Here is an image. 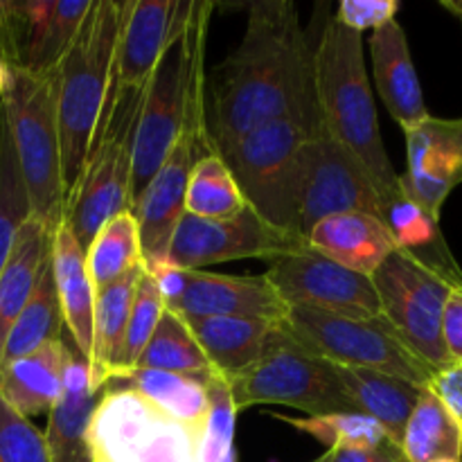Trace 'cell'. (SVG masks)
Listing matches in <instances>:
<instances>
[{
    "label": "cell",
    "instance_id": "obj_5",
    "mask_svg": "<svg viewBox=\"0 0 462 462\" xmlns=\"http://www.w3.org/2000/svg\"><path fill=\"white\" fill-rule=\"evenodd\" d=\"M319 126V108L289 113L251 129L221 153L246 206L271 226L298 237H302L296 210L298 171L302 149Z\"/></svg>",
    "mask_w": 462,
    "mask_h": 462
},
{
    "label": "cell",
    "instance_id": "obj_8",
    "mask_svg": "<svg viewBox=\"0 0 462 462\" xmlns=\"http://www.w3.org/2000/svg\"><path fill=\"white\" fill-rule=\"evenodd\" d=\"M140 95L120 97L108 106L95 134L84 171L63 208V224L79 246L88 248L104 224L129 210L131 149Z\"/></svg>",
    "mask_w": 462,
    "mask_h": 462
},
{
    "label": "cell",
    "instance_id": "obj_32",
    "mask_svg": "<svg viewBox=\"0 0 462 462\" xmlns=\"http://www.w3.org/2000/svg\"><path fill=\"white\" fill-rule=\"evenodd\" d=\"M246 208V199L224 158L217 153L199 158L188 180L185 212L201 219H233Z\"/></svg>",
    "mask_w": 462,
    "mask_h": 462
},
{
    "label": "cell",
    "instance_id": "obj_9",
    "mask_svg": "<svg viewBox=\"0 0 462 462\" xmlns=\"http://www.w3.org/2000/svg\"><path fill=\"white\" fill-rule=\"evenodd\" d=\"M282 325L302 346L329 364L377 370L420 388H429L436 374V370L411 350L409 343L382 314L352 319L289 307Z\"/></svg>",
    "mask_w": 462,
    "mask_h": 462
},
{
    "label": "cell",
    "instance_id": "obj_26",
    "mask_svg": "<svg viewBox=\"0 0 462 462\" xmlns=\"http://www.w3.org/2000/svg\"><path fill=\"white\" fill-rule=\"evenodd\" d=\"M338 379L359 413L373 418L393 442L400 447L406 420L413 413L422 388L400 377L355 365H337Z\"/></svg>",
    "mask_w": 462,
    "mask_h": 462
},
{
    "label": "cell",
    "instance_id": "obj_29",
    "mask_svg": "<svg viewBox=\"0 0 462 462\" xmlns=\"http://www.w3.org/2000/svg\"><path fill=\"white\" fill-rule=\"evenodd\" d=\"M400 449L406 462H462V427L431 388H422L402 431Z\"/></svg>",
    "mask_w": 462,
    "mask_h": 462
},
{
    "label": "cell",
    "instance_id": "obj_31",
    "mask_svg": "<svg viewBox=\"0 0 462 462\" xmlns=\"http://www.w3.org/2000/svg\"><path fill=\"white\" fill-rule=\"evenodd\" d=\"M140 264H143L140 228L131 210L120 212L108 224H104L86 248V269L95 291L125 278Z\"/></svg>",
    "mask_w": 462,
    "mask_h": 462
},
{
    "label": "cell",
    "instance_id": "obj_10",
    "mask_svg": "<svg viewBox=\"0 0 462 462\" xmlns=\"http://www.w3.org/2000/svg\"><path fill=\"white\" fill-rule=\"evenodd\" d=\"M93 462H201V431L134 391H102L90 422Z\"/></svg>",
    "mask_w": 462,
    "mask_h": 462
},
{
    "label": "cell",
    "instance_id": "obj_44",
    "mask_svg": "<svg viewBox=\"0 0 462 462\" xmlns=\"http://www.w3.org/2000/svg\"><path fill=\"white\" fill-rule=\"evenodd\" d=\"M7 79H9V66L3 61V57H0V97H3L5 88H7Z\"/></svg>",
    "mask_w": 462,
    "mask_h": 462
},
{
    "label": "cell",
    "instance_id": "obj_46",
    "mask_svg": "<svg viewBox=\"0 0 462 462\" xmlns=\"http://www.w3.org/2000/svg\"><path fill=\"white\" fill-rule=\"evenodd\" d=\"M311 462H329V449L325 451L323 456H319V458H316V460H311Z\"/></svg>",
    "mask_w": 462,
    "mask_h": 462
},
{
    "label": "cell",
    "instance_id": "obj_16",
    "mask_svg": "<svg viewBox=\"0 0 462 462\" xmlns=\"http://www.w3.org/2000/svg\"><path fill=\"white\" fill-rule=\"evenodd\" d=\"M189 7L192 0H125L113 88L104 113L116 99L143 93L158 59L183 27Z\"/></svg>",
    "mask_w": 462,
    "mask_h": 462
},
{
    "label": "cell",
    "instance_id": "obj_20",
    "mask_svg": "<svg viewBox=\"0 0 462 462\" xmlns=\"http://www.w3.org/2000/svg\"><path fill=\"white\" fill-rule=\"evenodd\" d=\"M368 43L370 54H373L377 93L393 120L402 126V131L427 120L429 108L424 102L422 84H420L413 57H411L404 27L395 18L374 30Z\"/></svg>",
    "mask_w": 462,
    "mask_h": 462
},
{
    "label": "cell",
    "instance_id": "obj_7",
    "mask_svg": "<svg viewBox=\"0 0 462 462\" xmlns=\"http://www.w3.org/2000/svg\"><path fill=\"white\" fill-rule=\"evenodd\" d=\"M226 382L237 411L278 404L307 415L359 413L334 364L302 346L282 323L269 332L260 359Z\"/></svg>",
    "mask_w": 462,
    "mask_h": 462
},
{
    "label": "cell",
    "instance_id": "obj_4",
    "mask_svg": "<svg viewBox=\"0 0 462 462\" xmlns=\"http://www.w3.org/2000/svg\"><path fill=\"white\" fill-rule=\"evenodd\" d=\"M122 7L120 0H93L75 41L50 72L66 197L84 171L111 95Z\"/></svg>",
    "mask_w": 462,
    "mask_h": 462
},
{
    "label": "cell",
    "instance_id": "obj_25",
    "mask_svg": "<svg viewBox=\"0 0 462 462\" xmlns=\"http://www.w3.org/2000/svg\"><path fill=\"white\" fill-rule=\"evenodd\" d=\"M185 323L197 338L210 368L224 379L251 368L260 359L269 332L280 325L255 319H228V316L185 319Z\"/></svg>",
    "mask_w": 462,
    "mask_h": 462
},
{
    "label": "cell",
    "instance_id": "obj_22",
    "mask_svg": "<svg viewBox=\"0 0 462 462\" xmlns=\"http://www.w3.org/2000/svg\"><path fill=\"white\" fill-rule=\"evenodd\" d=\"M50 264H52L54 287L61 305L63 325L72 338L75 350L88 361L93 356V316L95 289L86 269V251L66 224H59L50 242Z\"/></svg>",
    "mask_w": 462,
    "mask_h": 462
},
{
    "label": "cell",
    "instance_id": "obj_34",
    "mask_svg": "<svg viewBox=\"0 0 462 462\" xmlns=\"http://www.w3.org/2000/svg\"><path fill=\"white\" fill-rule=\"evenodd\" d=\"M278 422L289 424L296 431L307 433L314 440L323 442L328 449L341 447H397L388 433L364 413H332V415H307V418H289L273 415Z\"/></svg>",
    "mask_w": 462,
    "mask_h": 462
},
{
    "label": "cell",
    "instance_id": "obj_14",
    "mask_svg": "<svg viewBox=\"0 0 462 462\" xmlns=\"http://www.w3.org/2000/svg\"><path fill=\"white\" fill-rule=\"evenodd\" d=\"M264 275L289 307L352 319L382 314L373 278L355 273L310 246L271 260Z\"/></svg>",
    "mask_w": 462,
    "mask_h": 462
},
{
    "label": "cell",
    "instance_id": "obj_36",
    "mask_svg": "<svg viewBox=\"0 0 462 462\" xmlns=\"http://www.w3.org/2000/svg\"><path fill=\"white\" fill-rule=\"evenodd\" d=\"M237 413L228 382L212 370L208 382V415L201 431V462H237V449H235Z\"/></svg>",
    "mask_w": 462,
    "mask_h": 462
},
{
    "label": "cell",
    "instance_id": "obj_1",
    "mask_svg": "<svg viewBox=\"0 0 462 462\" xmlns=\"http://www.w3.org/2000/svg\"><path fill=\"white\" fill-rule=\"evenodd\" d=\"M314 108V45L296 5L253 3L239 45L206 75V138L212 153L221 156L264 122Z\"/></svg>",
    "mask_w": 462,
    "mask_h": 462
},
{
    "label": "cell",
    "instance_id": "obj_33",
    "mask_svg": "<svg viewBox=\"0 0 462 462\" xmlns=\"http://www.w3.org/2000/svg\"><path fill=\"white\" fill-rule=\"evenodd\" d=\"M135 368L162 370V373L179 374H210L212 368L206 355L199 347L197 338L189 332L188 323L180 314L167 310L162 311L147 347L140 355Z\"/></svg>",
    "mask_w": 462,
    "mask_h": 462
},
{
    "label": "cell",
    "instance_id": "obj_41",
    "mask_svg": "<svg viewBox=\"0 0 462 462\" xmlns=\"http://www.w3.org/2000/svg\"><path fill=\"white\" fill-rule=\"evenodd\" d=\"M438 400L447 406L451 415L462 427V365H449L445 370H438L429 383Z\"/></svg>",
    "mask_w": 462,
    "mask_h": 462
},
{
    "label": "cell",
    "instance_id": "obj_3",
    "mask_svg": "<svg viewBox=\"0 0 462 462\" xmlns=\"http://www.w3.org/2000/svg\"><path fill=\"white\" fill-rule=\"evenodd\" d=\"M314 90L325 131L359 162L373 180L382 215L402 194L379 131L377 108L364 59V34L328 18L314 45ZM383 221V219H382Z\"/></svg>",
    "mask_w": 462,
    "mask_h": 462
},
{
    "label": "cell",
    "instance_id": "obj_13",
    "mask_svg": "<svg viewBox=\"0 0 462 462\" xmlns=\"http://www.w3.org/2000/svg\"><path fill=\"white\" fill-rule=\"evenodd\" d=\"M307 248L298 235L284 233L246 208L233 219H201L185 212L171 237L167 262L185 271L233 260H275Z\"/></svg>",
    "mask_w": 462,
    "mask_h": 462
},
{
    "label": "cell",
    "instance_id": "obj_19",
    "mask_svg": "<svg viewBox=\"0 0 462 462\" xmlns=\"http://www.w3.org/2000/svg\"><path fill=\"white\" fill-rule=\"evenodd\" d=\"M97 400L88 361L75 350V346L68 347L63 391L48 411V427L43 433L50 462H93L90 422Z\"/></svg>",
    "mask_w": 462,
    "mask_h": 462
},
{
    "label": "cell",
    "instance_id": "obj_6",
    "mask_svg": "<svg viewBox=\"0 0 462 462\" xmlns=\"http://www.w3.org/2000/svg\"><path fill=\"white\" fill-rule=\"evenodd\" d=\"M0 120L7 125L32 219L54 233L63 221L66 189L61 176L57 106L50 75H32L9 68Z\"/></svg>",
    "mask_w": 462,
    "mask_h": 462
},
{
    "label": "cell",
    "instance_id": "obj_37",
    "mask_svg": "<svg viewBox=\"0 0 462 462\" xmlns=\"http://www.w3.org/2000/svg\"><path fill=\"white\" fill-rule=\"evenodd\" d=\"M162 311H165V300H162L153 278L143 266V275H140L138 287H135L134 293V302H131L125 350H122V368L117 374L129 373V370H134L135 365H138L140 355H143L144 347H147L149 338H152ZM113 377H116V374H113Z\"/></svg>",
    "mask_w": 462,
    "mask_h": 462
},
{
    "label": "cell",
    "instance_id": "obj_18",
    "mask_svg": "<svg viewBox=\"0 0 462 462\" xmlns=\"http://www.w3.org/2000/svg\"><path fill=\"white\" fill-rule=\"evenodd\" d=\"M171 311L183 319L228 316L284 323L289 305L278 296L266 275H221L210 271H188L183 296Z\"/></svg>",
    "mask_w": 462,
    "mask_h": 462
},
{
    "label": "cell",
    "instance_id": "obj_24",
    "mask_svg": "<svg viewBox=\"0 0 462 462\" xmlns=\"http://www.w3.org/2000/svg\"><path fill=\"white\" fill-rule=\"evenodd\" d=\"M212 374V373H210ZM210 374H179L162 370L134 368L116 374L102 386V391H134L143 395L161 413L188 427L203 431L208 415V382ZM99 391V393H102Z\"/></svg>",
    "mask_w": 462,
    "mask_h": 462
},
{
    "label": "cell",
    "instance_id": "obj_30",
    "mask_svg": "<svg viewBox=\"0 0 462 462\" xmlns=\"http://www.w3.org/2000/svg\"><path fill=\"white\" fill-rule=\"evenodd\" d=\"M63 328L66 325H63L61 305H59L57 287H54L52 264H50L48 257L43 271H41L39 282H36L34 293L27 300L25 310L21 311L12 332H9L7 341H5L0 368L21 359V356L41 350L48 343L61 341Z\"/></svg>",
    "mask_w": 462,
    "mask_h": 462
},
{
    "label": "cell",
    "instance_id": "obj_42",
    "mask_svg": "<svg viewBox=\"0 0 462 462\" xmlns=\"http://www.w3.org/2000/svg\"><path fill=\"white\" fill-rule=\"evenodd\" d=\"M329 462H406L400 447H341L329 449Z\"/></svg>",
    "mask_w": 462,
    "mask_h": 462
},
{
    "label": "cell",
    "instance_id": "obj_11",
    "mask_svg": "<svg viewBox=\"0 0 462 462\" xmlns=\"http://www.w3.org/2000/svg\"><path fill=\"white\" fill-rule=\"evenodd\" d=\"M373 284L382 316L411 350L436 373L454 365L442 341V311L451 289L462 284L451 282L400 248L374 271Z\"/></svg>",
    "mask_w": 462,
    "mask_h": 462
},
{
    "label": "cell",
    "instance_id": "obj_39",
    "mask_svg": "<svg viewBox=\"0 0 462 462\" xmlns=\"http://www.w3.org/2000/svg\"><path fill=\"white\" fill-rule=\"evenodd\" d=\"M397 12H400L397 0H343L334 18L347 30L364 34V32H374L386 23L395 21Z\"/></svg>",
    "mask_w": 462,
    "mask_h": 462
},
{
    "label": "cell",
    "instance_id": "obj_21",
    "mask_svg": "<svg viewBox=\"0 0 462 462\" xmlns=\"http://www.w3.org/2000/svg\"><path fill=\"white\" fill-rule=\"evenodd\" d=\"M307 246L368 278H373L374 271L397 251L386 224L365 212L325 217L310 230Z\"/></svg>",
    "mask_w": 462,
    "mask_h": 462
},
{
    "label": "cell",
    "instance_id": "obj_12",
    "mask_svg": "<svg viewBox=\"0 0 462 462\" xmlns=\"http://www.w3.org/2000/svg\"><path fill=\"white\" fill-rule=\"evenodd\" d=\"M298 228L305 237L325 217L365 212L382 219V199L364 167L325 131H319L302 149L296 185Z\"/></svg>",
    "mask_w": 462,
    "mask_h": 462
},
{
    "label": "cell",
    "instance_id": "obj_15",
    "mask_svg": "<svg viewBox=\"0 0 462 462\" xmlns=\"http://www.w3.org/2000/svg\"><path fill=\"white\" fill-rule=\"evenodd\" d=\"M206 153H212L206 138V125H189L179 143L167 153L165 162L156 171L144 192L134 206L140 228L143 266H156L167 262L171 237L185 215V192L192 167Z\"/></svg>",
    "mask_w": 462,
    "mask_h": 462
},
{
    "label": "cell",
    "instance_id": "obj_23",
    "mask_svg": "<svg viewBox=\"0 0 462 462\" xmlns=\"http://www.w3.org/2000/svg\"><path fill=\"white\" fill-rule=\"evenodd\" d=\"M68 346L54 341L0 368V397L23 418L48 413L63 391Z\"/></svg>",
    "mask_w": 462,
    "mask_h": 462
},
{
    "label": "cell",
    "instance_id": "obj_40",
    "mask_svg": "<svg viewBox=\"0 0 462 462\" xmlns=\"http://www.w3.org/2000/svg\"><path fill=\"white\" fill-rule=\"evenodd\" d=\"M442 341L451 364L462 365V287L451 289L442 311Z\"/></svg>",
    "mask_w": 462,
    "mask_h": 462
},
{
    "label": "cell",
    "instance_id": "obj_43",
    "mask_svg": "<svg viewBox=\"0 0 462 462\" xmlns=\"http://www.w3.org/2000/svg\"><path fill=\"white\" fill-rule=\"evenodd\" d=\"M442 7L447 9L449 14H454L458 18V23L462 25V0H442Z\"/></svg>",
    "mask_w": 462,
    "mask_h": 462
},
{
    "label": "cell",
    "instance_id": "obj_38",
    "mask_svg": "<svg viewBox=\"0 0 462 462\" xmlns=\"http://www.w3.org/2000/svg\"><path fill=\"white\" fill-rule=\"evenodd\" d=\"M0 462H50L45 438L0 397Z\"/></svg>",
    "mask_w": 462,
    "mask_h": 462
},
{
    "label": "cell",
    "instance_id": "obj_47",
    "mask_svg": "<svg viewBox=\"0 0 462 462\" xmlns=\"http://www.w3.org/2000/svg\"><path fill=\"white\" fill-rule=\"evenodd\" d=\"M436 462H458V460H436Z\"/></svg>",
    "mask_w": 462,
    "mask_h": 462
},
{
    "label": "cell",
    "instance_id": "obj_27",
    "mask_svg": "<svg viewBox=\"0 0 462 462\" xmlns=\"http://www.w3.org/2000/svg\"><path fill=\"white\" fill-rule=\"evenodd\" d=\"M143 275V264L135 266L125 278L95 291L93 316V356H90V379L99 395L104 383L120 373L122 350H125L126 323H129L131 302L135 287Z\"/></svg>",
    "mask_w": 462,
    "mask_h": 462
},
{
    "label": "cell",
    "instance_id": "obj_28",
    "mask_svg": "<svg viewBox=\"0 0 462 462\" xmlns=\"http://www.w3.org/2000/svg\"><path fill=\"white\" fill-rule=\"evenodd\" d=\"M50 242L52 233L32 217L18 230L12 255L0 273V361H3L5 341L34 293L41 271L48 262Z\"/></svg>",
    "mask_w": 462,
    "mask_h": 462
},
{
    "label": "cell",
    "instance_id": "obj_17",
    "mask_svg": "<svg viewBox=\"0 0 462 462\" xmlns=\"http://www.w3.org/2000/svg\"><path fill=\"white\" fill-rule=\"evenodd\" d=\"M406 171L400 188L406 199L418 203L440 221L442 206L462 185V117H433L404 131Z\"/></svg>",
    "mask_w": 462,
    "mask_h": 462
},
{
    "label": "cell",
    "instance_id": "obj_45",
    "mask_svg": "<svg viewBox=\"0 0 462 462\" xmlns=\"http://www.w3.org/2000/svg\"><path fill=\"white\" fill-rule=\"evenodd\" d=\"M3 39H5V0H0V57H3Z\"/></svg>",
    "mask_w": 462,
    "mask_h": 462
},
{
    "label": "cell",
    "instance_id": "obj_2",
    "mask_svg": "<svg viewBox=\"0 0 462 462\" xmlns=\"http://www.w3.org/2000/svg\"><path fill=\"white\" fill-rule=\"evenodd\" d=\"M215 5L192 0L188 18L140 93L131 149V201L156 176L189 125H206V41Z\"/></svg>",
    "mask_w": 462,
    "mask_h": 462
},
{
    "label": "cell",
    "instance_id": "obj_35",
    "mask_svg": "<svg viewBox=\"0 0 462 462\" xmlns=\"http://www.w3.org/2000/svg\"><path fill=\"white\" fill-rule=\"evenodd\" d=\"M30 217V199L18 170L16 152L7 125L0 120V273L12 255L18 230Z\"/></svg>",
    "mask_w": 462,
    "mask_h": 462
}]
</instances>
